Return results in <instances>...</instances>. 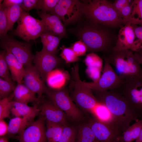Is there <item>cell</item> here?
Instances as JSON below:
<instances>
[{
	"instance_id": "cell-1",
	"label": "cell",
	"mask_w": 142,
	"mask_h": 142,
	"mask_svg": "<svg viewBox=\"0 0 142 142\" xmlns=\"http://www.w3.org/2000/svg\"><path fill=\"white\" fill-rule=\"evenodd\" d=\"M112 29L84 16L75 27L68 31L85 44L88 52L105 54L113 48L116 41L117 37Z\"/></svg>"
},
{
	"instance_id": "cell-2",
	"label": "cell",
	"mask_w": 142,
	"mask_h": 142,
	"mask_svg": "<svg viewBox=\"0 0 142 142\" xmlns=\"http://www.w3.org/2000/svg\"><path fill=\"white\" fill-rule=\"evenodd\" d=\"M100 103L105 105L124 132L139 117L118 89L102 92L92 90Z\"/></svg>"
},
{
	"instance_id": "cell-3",
	"label": "cell",
	"mask_w": 142,
	"mask_h": 142,
	"mask_svg": "<svg viewBox=\"0 0 142 142\" xmlns=\"http://www.w3.org/2000/svg\"><path fill=\"white\" fill-rule=\"evenodd\" d=\"M81 1L82 12L86 18L112 29L123 26V19L109 1L106 0Z\"/></svg>"
},
{
	"instance_id": "cell-4",
	"label": "cell",
	"mask_w": 142,
	"mask_h": 142,
	"mask_svg": "<svg viewBox=\"0 0 142 142\" xmlns=\"http://www.w3.org/2000/svg\"><path fill=\"white\" fill-rule=\"evenodd\" d=\"M103 57L115 67L122 79L142 76L141 64L131 50L116 51L112 49Z\"/></svg>"
},
{
	"instance_id": "cell-5",
	"label": "cell",
	"mask_w": 142,
	"mask_h": 142,
	"mask_svg": "<svg viewBox=\"0 0 142 142\" xmlns=\"http://www.w3.org/2000/svg\"><path fill=\"white\" fill-rule=\"evenodd\" d=\"M104 59L105 64L103 73L97 81L87 82L81 80L78 67H75L72 69L73 76L82 84L92 90L104 92L118 89L124 79L121 78L114 70L108 61Z\"/></svg>"
},
{
	"instance_id": "cell-6",
	"label": "cell",
	"mask_w": 142,
	"mask_h": 142,
	"mask_svg": "<svg viewBox=\"0 0 142 142\" xmlns=\"http://www.w3.org/2000/svg\"><path fill=\"white\" fill-rule=\"evenodd\" d=\"M45 94L49 100L71 120L74 121L81 120L83 116L82 112L74 103L64 87L58 89L48 88Z\"/></svg>"
},
{
	"instance_id": "cell-7",
	"label": "cell",
	"mask_w": 142,
	"mask_h": 142,
	"mask_svg": "<svg viewBox=\"0 0 142 142\" xmlns=\"http://www.w3.org/2000/svg\"><path fill=\"white\" fill-rule=\"evenodd\" d=\"M17 22L18 25L13 35L27 42L32 40L35 41L45 29V25L42 20L35 18L23 9Z\"/></svg>"
},
{
	"instance_id": "cell-8",
	"label": "cell",
	"mask_w": 142,
	"mask_h": 142,
	"mask_svg": "<svg viewBox=\"0 0 142 142\" xmlns=\"http://www.w3.org/2000/svg\"><path fill=\"white\" fill-rule=\"evenodd\" d=\"M82 9L81 1L59 0L48 14L58 17L65 26L77 23L82 19L84 15Z\"/></svg>"
},
{
	"instance_id": "cell-9",
	"label": "cell",
	"mask_w": 142,
	"mask_h": 142,
	"mask_svg": "<svg viewBox=\"0 0 142 142\" xmlns=\"http://www.w3.org/2000/svg\"><path fill=\"white\" fill-rule=\"evenodd\" d=\"M118 90L138 116H142V76L124 79Z\"/></svg>"
},
{
	"instance_id": "cell-10",
	"label": "cell",
	"mask_w": 142,
	"mask_h": 142,
	"mask_svg": "<svg viewBox=\"0 0 142 142\" xmlns=\"http://www.w3.org/2000/svg\"><path fill=\"white\" fill-rule=\"evenodd\" d=\"M1 40L0 46L4 50L10 52L24 66L32 65L34 55L31 50L32 43L21 42L8 36Z\"/></svg>"
},
{
	"instance_id": "cell-11",
	"label": "cell",
	"mask_w": 142,
	"mask_h": 142,
	"mask_svg": "<svg viewBox=\"0 0 142 142\" xmlns=\"http://www.w3.org/2000/svg\"><path fill=\"white\" fill-rule=\"evenodd\" d=\"M72 81L73 88L70 96L79 107L92 113L99 103L91 89L80 84L75 78Z\"/></svg>"
},
{
	"instance_id": "cell-12",
	"label": "cell",
	"mask_w": 142,
	"mask_h": 142,
	"mask_svg": "<svg viewBox=\"0 0 142 142\" xmlns=\"http://www.w3.org/2000/svg\"><path fill=\"white\" fill-rule=\"evenodd\" d=\"M89 125L99 142H120L124 131L119 126L104 123L96 119L91 120Z\"/></svg>"
},
{
	"instance_id": "cell-13",
	"label": "cell",
	"mask_w": 142,
	"mask_h": 142,
	"mask_svg": "<svg viewBox=\"0 0 142 142\" xmlns=\"http://www.w3.org/2000/svg\"><path fill=\"white\" fill-rule=\"evenodd\" d=\"M63 60L62 58H59L56 55L41 50L36 52L33 62L34 66L45 82L54 68L64 63Z\"/></svg>"
},
{
	"instance_id": "cell-14",
	"label": "cell",
	"mask_w": 142,
	"mask_h": 142,
	"mask_svg": "<svg viewBox=\"0 0 142 142\" xmlns=\"http://www.w3.org/2000/svg\"><path fill=\"white\" fill-rule=\"evenodd\" d=\"M45 120L40 115L22 132L15 137L19 142H47Z\"/></svg>"
},
{
	"instance_id": "cell-15",
	"label": "cell",
	"mask_w": 142,
	"mask_h": 142,
	"mask_svg": "<svg viewBox=\"0 0 142 142\" xmlns=\"http://www.w3.org/2000/svg\"><path fill=\"white\" fill-rule=\"evenodd\" d=\"M23 79L24 85L31 91L37 94L39 99L43 97L48 88L45 85L37 70L32 65L25 66Z\"/></svg>"
},
{
	"instance_id": "cell-16",
	"label": "cell",
	"mask_w": 142,
	"mask_h": 142,
	"mask_svg": "<svg viewBox=\"0 0 142 142\" xmlns=\"http://www.w3.org/2000/svg\"><path fill=\"white\" fill-rule=\"evenodd\" d=\"M38 107L40 115L45 121L59 124L64 126L67 125L65 114L49 100H45L42 98L38 104Z\"/></svg>"
},
{
	"instance_id": "cell-17",
	"label": "cell",
	"mask_w": 142,
	"mask_h": 142,
	"mask_svg": "<svg viewBox=\"0 0 142 142\" xmlns=\"http://www.w3.org/2000/svg\"><path fill=\"white\" fill-rule=\"evenodd\" d=\"M135 36L131 24L124 25L119 30L113 50H130L133 51Z\"/></svg>"
},
{
	"instance_id": "cell-18",
	"label": "cell",
	"mask_w": 142,
	"mask_h": 142,
	"mask_svg": "<svg viewBox=\"0 0 142 142\" xmlns=\"http://www.w3.org/2000/svg\"><path fill=\"white\" fill-rule=\"evenodd\" d=\"M38 14L45 25V31L56 36L67 37L65 26L58 17L47 13Z\"/></svg>"
},
{
	"instance_id": "cell-19",
	"label": "cell",
	"mask_w": 142,
	"mask_h": 142,
	"mask_svg": "<svg viewBox=\"0 0 142 142\" xmlns=\"http://www.w3.org/2000/svg\"><path fill=\"white\" fill-rule=\"evenodd\" d=\"M4 50L5 58L12 80L17 84L22 83L25 72L24 65L10 52Z\"/></svg>"
},
{
	"instance_id": "cell-20",
	"label": "cell",
	"mask_w": 142,
	"mask_h": 142,
	"mask_svg": "<svg viewBox=\"0 0 142 142\" xmlns=\"http://www.w3.org/2000/svg\"><path fill=\"white\" fill-rule=\"evenodd\" d=\"M14 101L28 104L30 102L38 104L40 100L36 96V94L31 91L24 84H17L14 90Z\"/></svg>"
},
{
	"instance_id": "cell-21",
	"label": "cell",
	"mask_w": 142,
	"mask_h": 142,
	"mask_svg": "<svg viewBox=\"0 0 142 142\" xmlns=\"http://www.w3.org/2000/svg\"><path fill=\"white\" fill-rule=\"evenodd\" d=\"M40 37L43 45L41 50L56 55L59 51L58 47L60 41L63 38L55 36L45 31Z\"/></svg>"
},
{
	"instance_id": "cell-22",
	"label": "cell",
	"mask_w": 142,
	"mask_h": 142,
	"mask_svg": "<svg viewBox=\"0 0 142 142\" xmlns=\"http://www.w3.org/2000/svg\"><path fill=\"white\" fill-rule=\"evenodd\" d=\"M84 62L87 67L86 70L87 74L94 81L98 80L100 77V70L102 64L101 59L94 53H91L87 55Z\"/></svg>"
},
{
	"instance_id": "cell-23",
	"label": "cell",
	"mask_w": 142,
	"mask_h": 142,
	"mask_svg": "<svg viewBox=\"0 0 142 142\" xmlns=\"http://www.w3.org/2000/svg\"><path fill=\"white\" fill-rule=\"evenodd\" d=\"M92 113L93 114L95 119L98 120L107 124L117 125L121 128L116 122L107 108L104 104L99 103Z\"/></svg>"
},
{
	"instance_id": "cell-24",
	"label": "cell",
	"mask_w": 142,
	"mask_h": 142,
	"mask_svg": "<svg viewBox=\"0 0 142 142\" xmlns=\"http://www.w3.org/2000/svg\"><path fill=\"white\" fill-rule=\"evenodd\" d=\"M38 104L35 103L32 106L28 104L16 102L14 101L13 106L18 111L21 117L26 118L32 121L40 112L38 107Z\"/></svg>"
},
{
	"instance_id": "cell-25",
	"label": "cell",
	"mask_w": 142,
	"mask_h": 142,
	"mask_svg": "<svg viewBox=\"0 0 142 142\" xmlns=\"http://www.w3.org/2000/svg\"><path fill=\"white\" fill-rule=\"evenodd\" d=\"M33 121L23 117H15L10 120L7 134L11 136L19 134Z\"/></svg>"
},
{
	"instance_id": "cell-26",
	"label": "cell",
	"mask_w": 142,
	"mask_h": 142,
	"mask_svg": "<svg viewBox=\"0 0 142 142\" xmlns=\"http://www.w3.org/2000/svg\"><path fill=\"white\" fill-rule=\"evenodd\" d=\"M66 73L57 70L51 72L49 75L47 81L49 84L54 89H58L64 87L68 79Z\"/></svg>"
},
{
	"instance_id": "cell-27",
	"label": "cell",
	"mask_w": 142,
	"mask_h": 142,
	"mask_svg": "<svg viewBox=\"0 0 142 142\" xmlns=\"http://www.w3.org/2000/svg\"><path fill=\"white\" fill-rule=\"evenodd\" d=\"M142 128V120H138L123 132L120 142H132L138 137Z\"/></svg>"
},
{
	"instance_id": "cell-28",
	"label": "cell",
	"mask_w": 142,
	"mask_h": 142,
	"mask_svg": "<svg viewBox=\"0 0 142 142\" xmlns=\"http://www.w3.org/2000/svg\"><path fill=\"white\" fill-rule=\"evenodd\" d=\"M129 23L142 26V0H133Z\"/></svg>"
},
{
	"instance_id": "cell-29",
	"label": "cell",
	"mask_w": 142,
	"mask_h": 142,
	"mask_svg": "<svg viewBox=\"0 0 142 142\" xmlns=\"http://www.w3.org/2000/svg\"><path fill=\"white\" fill-rule=\"evenodd\" d=\"M8 31L12 29L15 23L20 17L23 9L21 4H16L6 8Z\"/></svg>"
},
{
	"instance_id": "cell-30",
	"label": "cell",
	"mask_w": 142,
	"mask_h": 142,
	"mask_svg": "<svg viewBox=\"0 0 142 142\" xmlns=\"http://www.w3.org/2000/svg\"><path fill=\"white\" fill-rule=\"evenodd\" d=\"M13 92L7 97L0 100V120L9 118L11 110L13 106Z\"/></svg>"
},
{
	"instance_id": "cell-31",
	"label": "cell",
	"mask_w": 142,
	"mask_h": 142,
	"mask_svg": "<svg viewBox=\"0 0 142 142\" xmlns=\"http://www.w3.org/2000/svg\"><path fill=\"white\" fill-rule=\"evenodd\" d=\"M77 137L76 142H94L97 140L89 124L82 125L80 127Z\"/></svg>"
},
{
	"instance_id": "cell-32",
	"label": "cell",
	"mask_w": 142,
	"mask_h": 142,
	"mask_svg": "<svg viewBox=\"0 0 142 142\" xmlns=\"http://www.w3.org/2000/svg\"><path fill=\"white\" fill-rule=\"evenodd\" d=\"M14 82L0 78V99L7 97L13 92L16 86Z\"/></svg>"
},
{
	"instance_id": "cell-33",
	"label": "cell",
	"mask_w": 142,
	"mask_h": 142,
	"mask_svg": "<svg viewBox=\"0 0 142 142\" xmlns=\"http://www.w3.org/2000/svg\"><path fill=\"white\" fill-rule=\"evenodd\" d=\"M77 133L73 128L64 126L59 142H76Z\"/></svg>"
},
{
	"instance_id": "cell-34",
	"label": "cell",
	"mask_w": 142,
	"mask_h": 142,
	"mask_svg": "<svg viewBox=\"0 0 142 142\" xmlns=\"http://www.w3.org/2000/svg\"><path fill=\"white\" fill-rule=\"evenodd\" d=\"M7 8L0 5V37L1 39L8 35V23L6 15Z\"/></svg>"
},
{
	"instance_id": "cell-35",
	"label": "cell",
	"mask_w": 142,
	"mask_h": 142,
	"mask_svg": "<svg viewBox=\"0 0 142 142\" xmlns=\"http://www.w3.org/2000/svg\"><path fill=\"white\" fill-rule=\"evenodd\" d=\"M9 67L5 55L4 50L0 52V76L3 79L7 81L13 80L9 72Z\"/></svg>"
},
{
	"instance_id": "cell-36",
	"label": "cell",
	"mask_w": 142,
	"mask_h": 142,
	"mask_svg": "<svg viewBox=\"0 0 142 142\" xmlns=\"http://www.w3.org/2000/svg\"><path fill=\"white\" fill-rule=\"evenodd\" d=\"M60 48L62 50L60 56L66 63L74 62L79 60L71 48H67L63 45Z\"/></svg>"
},
{
	"instance_id": "cell-37",
	"label": "cell",
	"mask_w": 142,
	"mask_h": 142,
	"mask_svg": "<svg viewBox=\"0 0 142 142\" xmlns=\"http://www.w3.org/2000/svg\"><path fill=\"white\" fill-rule=\"evenodd\" d=\"M131 25L134 30L135 37L137 38L134 43L133 50L134 52L142 49V26L134 24Z\"/></svg>"
},
{
	"instance_id": "cell-38",
	"label": "cell",
	"mask_w": 142,
	"mask_h": 142,
	"mask_svg": "<svg viewBox=\"0 0 142 142\" xmlns=\"http://www.w3.org/2000/svg\"><path fill=\"white\" fill-rule=\"evenodd\" d=\"M41 0H24L23 3L21 4L22 9L29 12L30 10L35 9L38 12L40 10Z\"/></svg>"
},
{
	"instance_id": "cell-39",
	"label": "cell",
	"mask_w": 142,
	"mask_h": 142,
	"mask_svg": "<svg viewBox=\"0 0 142 142\" xmlns=\"http://www.w3.org/2000/svg\"><path fill=\"white\" fill-rule=\"evenodd\" d=\"M59 0H41L40 10L41 11L38 12L45 14L53 9L58 2Z\"/></svg>"
},
{
	"instance_id": "cell-40",
	"label": "cell",
	"mask_w": 142,
	"mask_h": 142,
	"mask_svg": "<svg viewBox=\"0 0 142 142\" xmlns=\"http://www.w3.org/2000/svg\"><path fill=\"white\" fill-rule=\"evenodd\" d=\"M132 2L124 6L119 12V14L123 20L124 25L130 24Z\"/></svg>"
},
{
	"instance_id": "cell-41",
	"label": "cell",
	"mask_w": 142,
	"mask_h": 142,
	"mask_svg": "<svg viewBox=\"0 0 142 142\" xmlns=\"http://www.w3.org/2000/svg\"><path fill=\"white\" fill-rule=\"evenodd\" d=\"M71 48L78 57L84 55L87 51L86 45L83 42L80 40L73 44Z\"/></svg>"
},
{
	"instance_id": "cell-42",
	"label": "cell",
	"mask_w": 142,
	"mask_h": 142,
	"mask_svg": "<svg viewBox=\"0 0 142 142\" xmlns=\"http://www.w3.org/2000/svg\"><path fill=\"white\" fill-rule=\"evenodd\" d=\"M63 126L61 124L55 123L51 142H59Z\"/></svg>"
},
{
	"instance_id": "cell-43",
	"label": "cell",
	"mask_w": 142,
	"mask_h": 142,
	"mask_svg": "<svg viewBox=\"0 0 142 142\" xmlns=\"http://www.w3.org/2000/svg\"><path fill=\"white\" fill-rule=\"evenodd\" d=\"M132 0H116L113 3L112 5L119 14V12L124 6L132 2Z\"/></svg>"
},
{
	"instance_id": "cell-44",
	"label": "cell",
	"mask_w": 142,
	"mask_h": 142,
	"mask_svg": "<svg viewBox=\"0 0 142 142\" xmlns=\"http://www.w3.org/2000/svg\"><path fill=\"white\" fill-rule=\"evenodd\" d=\"M8 132V125L4 119L0 120V136H5Z\"/></svg>"
},
{
	"instance_id": "cell-45",
	"label": "cell",
	"mask_w": 142,
	"mask_h": 142,
	"mask_svg": "<svg viewBox=\"0 0 142 142\" xmlns=\"http://www.w3.org/2000/svg\"><path fill=\"white\" fill-rule=\"evenodd\" d=\"M23 0H4L0 5L4 8H7L16 4H21Z\"/></svg>"
},
{
	"instance_id": "cell-46",
	"label": "cell",
	"mask_w": 142,
	"mask_h": 142,
	"mask_svg": "<svg viewBox=\"0 0 142 142\" xmlns=\"http://www.w3.org/2000/svg\"><path fill=\"white\" fill-rule=\"evenodd\" d=\"M134 54L141 64H142V49L134 52Z\"/></svg>"
},
{
	"instance_id": "cell-47",
	"label": "cell",
	"mask_w": 142,
	"mask_h": 142,
	"mask_svg": "<svg viewBox=\"0 0 142 142\" xmlns=\"http://www.w3.org/2000/svg\"><path fill=\"white\" fill-rule=\"evenodd\" d=\"M11 112L15 117H21L17 109L14 106L11 109Z\"/></svg>"
},
{
	"instance_id": "cell-48",
	"label": "cell",
	"mask_w": 142,
	"mask_h": 142,
	"mask_svg": "<svg viewBox=\"0 0 142 142\" xmlns=\"http://www.w3.org/2000/svg\"><path fill=\"white\" fill-rule=\"evenodd\" d=\"M135 142H142V128L138 137L136 140Z\"/></svg>"
},
{
	"instance_id": "cell-49",
	"label": "cell",
	"mask_w": 142,
	"mask_h": 142,
	"mask_svg": "<svg viewBox=\"0 0 142 142\" xmlns=\"http://www.w3.org/2000/svg\"><path fill=\"white\" fill-rule=\"evenodd\" d=\"M0 142H9L7 138L5 137H0Z\"/></svg>"
},
{
	"instance_id": "cell-50",
	"label": "cell",
	"mask_w": 142,
	"mask_h": 142,
	"mask_svg": "<svg viewBox=\"0 0 142 142\" xmlns=\"http://www.w3.org/2000/svg\"><path fill=\"white\" fill-rule=\"evenodd\" d=\"M94 142H99V141H97V140H96Z\"/></svg>"
}]
</instances>
